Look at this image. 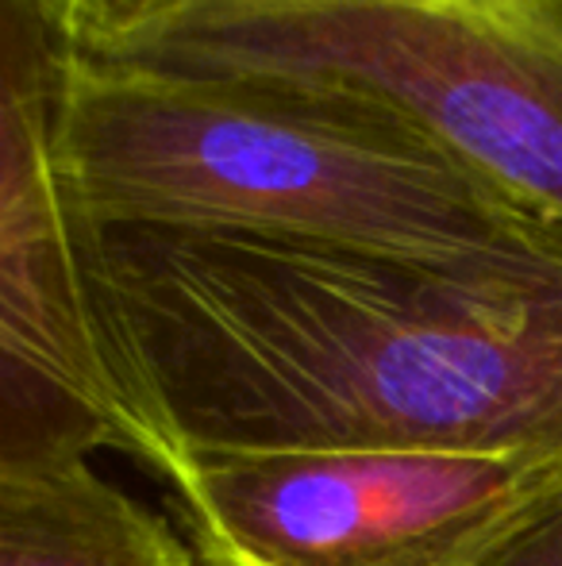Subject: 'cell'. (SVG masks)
I'll list each match as a JSON object with an SVG mask.
<instances>
[{"label": "cell", "mask_w": 562, "mask_h": 566, "mask_svg": "<svg viewBox=\"0 0 562 566\" xmlns=\"http://www.w3.org/2000/svg\"><path fill=\"white\" fill-rule=\"evenodd\" d=\"M197 566H474L562 485V451H181Z\"/></svg>", "instance_id": "obj_4"}, {"label": "cell", "mask_w": 562, "mask_h": 566, "mask_svg": "<svg viewBox=\"0 0 562 566\" xmlns=\"http://www.w3.org/2000/svg\"><path fill=\"white\" fill-rule=\"evenodd\" d=\"M474 566H562V485L528 509Z\"/></svg>", "instance_id": "obj_7"}, {"label": "cell", "mask_w": 562, "mask_h": 566, "mask_svg": "<svg viewBox=\"0 0 562 566\" xmlns=\"http://www.w3.org/2000/svg\"><path fill=\"white\" fill-rule=\"evenodd\" d=\"M74 59L336 82L424 119L562 220V12L551 0H31Z\"/></svg>", "instance_id": "obj_3"}, {"label": "cell", "mask_w": 562, "mask_h": 566, "mask_svg": "<svg viewBox=\"0 0 562 566\" xmlns=\"http://www.w3.org/2000/svg\"><path fill=\"white\" fill-rule=\"evenodd\" d=\"M551 4H555V8H559V12H562V0H551Z\"/></svg>", "instance_id": "obj_8"}, {"label": "cell", "mask_w": 562, "mask_h": 566, "mask_svg": "<svg viewBox=\"0 0 562 566\" xmlns=\"http://www.w3.org/2000/svg\"><path fill=\"white\" fill-rule=\"evenodd\" d=\"M0 355L139 454L100 347L82 247L54 158V39L31 0H4L0 54Z\"/></svg>", "instance_id": "obj_5"}, {"label": "cell", "mask_w": 562, "mask_h": 566, "mask_svg": "<svg viewBox=\"0 0 562 566\" xmlns=\"http://www.w3.org/2000/svg\"><path fill=\"white\" fill-rule=\"evenodd\" d=\"M105 428L59 401L0 448V566H197L193 544L89 467Z\"/></svg>", "instance_id": "obj_6"}, {"label": "cell", "mask_w": 562, "mask_h": 566, "mask_svg": "<svg viewBox=\"0 0 562 566\" xmlns=\"http://www.w3.org/2000/svg\"><path fill=\"white\" fill-rule=\"evenodd\" d=\"M77 247L158 474L181 451H562V270L227 228H77Z\"/></svg>", "instance_id": "obj_1"}, {"label": "cell", "mask_w": 562, "mask_h": 566, "mask_svg": "<svg viewBox=\"0 0 562 566\" xmlns=\"http://www.w3.org/2000/svg\"><path fill=\"white\" fill-rule=\"evenodd\" d=\"M54 158L77 228H227L432 266L562 270V220L351 85L162 74L54 46Z\"/></svg>", "instance_id": "obj_2"}]
</instances>
